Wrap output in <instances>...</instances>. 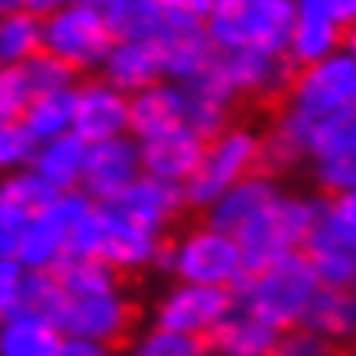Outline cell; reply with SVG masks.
Listing matches in <instances>:
<instances>
[{"label": "cell", "mask_w": 356, "mask_h": 356, "mask_svg": "<svg viewBox=\"0 0 356 356\" xmlns=\"http://www.w3.org/2000/svg\"><path fill=\"white\" fill-rule=\"evenodd\" d=\"M294 0H211L204 31L211 49L280 56L291 45Z\"/></svg>", "instance_id": "6da1fadb"}, {"label": "cell", "mask_w": 356, "mask_h": 356, "mask_svg": "<svg viewBox=\"0 0 356 356\" xmlns=\"http://www.w3.org/2000/svg\"><path fill=\"white\" fill-rule=\"evenodd\" d=\"M315 291H318V277H315L312 263L301 252H287L277 263L263 266L259 273L242 277L232 298L238 308H245L249 315L266 322L273 332H287V329L301 325L305 308Z\"/></svg>", "instance_id": "7a4b0ae2"}, {"label": "cell", "mask_w": 356, "mask_h": 356, "mask_svg": "<svg viewBox=\"0 0 356 356\" xmlns=\"http://www.w3.org/2000/svg\"><path fill=\"white\" fill-rule=\"evenodd\" d=\"M245 177H259V128L249 121H232L204 142L201 166L180 187L184 204L191 208V215L201 218L229 187Z\"/></svg>", "instance_id": "3957f363"}, {"label": "cell", "mask_w": 356, "mask_h": 356, "mask_svg": "<svg viewBox=\"0 0 356 356\" xmlns=\"http://www.w3.org/2000/svg\"><path fill=\"white\" fill-rule=\"evenodd\" d=\"M163 270H173L184 284L236 291L242 280V252L236 238L208 229L201 218H191L163 238Z\"/></svg>", "instance_id": "277c9868"}, {"label": "cell", "mask_w": 356, "mask_h": 356, "mask_svg": "<svg viewBox=\"0 0 356 356\" xmlns=\"http://www.w3.org/2000/svg\"><path fill=\"white\" fill-rule=\"evenodd\" d=\"M42 21V42L38 49L52 59L66 63L76 76H90L101 70L104 56L118 42L104 10L90 0H73L66 7H56L38 17Z\"/></svg>", "instance_id": "5b68a950"}, {"label": "cell", "mask_w": 356, "mask_h": 356, "mask_svg": "<svg viewBox=\"0 0 356 356\" xmlns=\"http://www.w3.org/2000/svg\"><path fill=\"white\" fill-rule=\"evenodd\" d=\"M308 222H312V197L280 191L256 218H249L232 236L242 252V277L259 273L263 266L277 263L287 252H298Z\"/></svg>", "instance_id": "8992f818"}, {"label": "cell", "mask_w": 356, "mask_h": 356, "mask_svg": "<svg viewBox=\"0 0 356 356\" xmlns=\"http://www.w3.org/2000/svg\"><path fill=\"white\" fill-rule=\"evenodd\" d=\"M52 325L63 336L90 339L104 346H121L135 325H138V305L124 291H104V294H66Z\"/></svg>", "instance_id": "52a82bcc"}, {"label": "cell", "mask_w": 356, "mask_h": 356, "mask_svg": "<svg viewBox=\"0 0 356 356\" xmlns=\"http://www.w3.org/2000/svg\"><path fill=\"white\" fill-rule=\"evenodd\" d=\"M353 49H339L315 66H305L287 94V108L301 121H318L339 111H353Z\"/></svg>", "instance_id": "ba28073f"}, {"label": "cell", "mask_w": 356, "mask_h": 356, "mask_svg": "<svg viewBox=\"0 0 356 356\" xmlns=\"http://www.w3.org/2000/svg\"><path fill=\"white\" fill-rule=\"evenodd\" d=\"M108 208H115L121 218H128L131 225L152 232V236H170L173 229L187 225L191 218V208L184 204V191L173 187V184H163V180H131L118 197L104 201Z\"/></svg>", "instance_id": "9c48e42d"}, {"label": "cell", "mask_w": 356, "mask_h": 356, "mask_svg": "<svg viewBox=\"0 0 356 356\" xmlns=\"http://www.w3.org/2000/svg\"><path fill=\"white\" fill-rule=\"evenodd\" d=\"M236 298L225 287H204V284H180L163 294L156 305V329L184 332V336H208L229 312Z\"/></svg>", "instance_id": "30bf717a"}, {"label": "cell", "mask_w": 356, "mask_h": 356, "mask_svg": "<svg viewBox=\"0 0 356 356\" xmlns=\"http://www.w3.org/2000/svg\"><path fill=\"white\" fill-rule=\"evenodd\" d=\"M73 135L80 142H101L128 131V97L101 76H83L73 90Z\"/></svg>", "instance_id": "8fae6325"}, {"label": "cell", "mask_w": 356, "mask_h": 356, "mask_svg": "<svg viewBox=\"0 0 356 356\" xmlns=\"http://www.w3.org/2000/svg\"><path fill=\"white\" fill-rule=\"evenodd\" d=\"M353 49V31H346L336 14L332 0H298L294 3V28H291V45L287 52L294 56L298 66H315L325 56L339 49Z\"/></svg>", "instance_id": "7c38bea8"}, {"label": "cell", "mask_w": 356, "mask_h": 356, "mask_svg": "<svg viewBox=\"0 0 356 356\" xmlns=\"http://www.w3.org/2000/svg\"><path fill=\"white\" fill-rule=\"evenodd\" d=\"M131 180H138V145L131 138L115 135V138L87 142L80 184L87 187V194L94 201L104 204V201L118 197Z\"/></svg>", "instance_id": "4fadbf2b"}, {"label": "cell", "mask_w": 356, "mask_h": 356, "mask_svg": "<svg viewBox=\"0 0 356 356\" xmlns=\"http://www.w3.org/2000/svg\"><path fill=\"white\" fill-rule=\"evenodd\" d=\"M201 156H204V138L194 128L180 124L173 131L142 138V145H138V170H145L152 180L184 187L194 177V170L201 166Z\"/></svg>", "instance_id": "5bb4252c"}, {"label": "cell", "mask_w": 356, "mask_h": 356, "mask_svg": "<svg viewBox=\"0 0 356 356\" xmlns=\"http://www.w3.org/2000/svg\"><path fill=\"white\" fill-rule=\"evenodd\" d=\"M97 76L128 97V94H138L145 87H156L163 80V63H159V52L152 49V42L121 38L104 56Z\"/></svg>", "instance_id": "9a60e30c"}, {"label": "cell", "mask_w": 356, "mask_h": 356, "mask_svg": "<svg viewBox=\"0 0 356 356\" xmlns=\"http://www.w3.org/2000/svg\"><path fill=\"white\" fill-rule=\"evenodd\" d=\"M277 194H280L277 180H270V177H245V180H238L236 187H229V191L201 215V222H204L208 229H215V232L232 238L238 229H242L249 218H256Z\"/></svg>", "instance_id": "2e32d148"}, {"label": "cell", "mask_w": 356, "mask_h": 356, "mask_svg": "<svg viewBox=\"0 0 356 356\" xmlns=\"http://www.w3.org/2000/svg\"><path fill=\"white\" fill-rule=\"evenodd\" d=\"M277 336L280 332H273L266 322L232 305V312L204 336V343L211 356H270Z\"/></svg>", "instance_id": "e0dca14e"}, {"label": "cell", "mask_w": 356, "mask_h": 356, "mask_svg": "<svg viewBox=\"0 0 356 356\" xmlns=\"http://www.w3.org/2000/svg\"><path fill=\"white\" fill-rule=\"evenodd\" d=\"M298 329H308L312 336L332 343V346H346L353 339L356 329V305H353V291L343 287H318L305 308V318Z\"/></svg>", "instance_id": "ac0fdd59"}, {"label": "cell", "mask_w": 356, "mask_h": 356, "mask_svg": "<svg viewBox=\"0 0 356 356\" xmlns=\"http://www.w3.org/2000/svg\"><path fill=\"white\" fill-rule=\"evenodd\" d=\"M180 124H184V94H180V87L156 83V87L138 90L128 101V128L138 135V142L152 138V135H163V131H173Z\"/></svg>", "instance_id": "d6986e66"}, {"label": "cell", "mask_w": 356, "mask_h": 356, "mask_svg": "<svg viewBox=\"0 0 356 356\" xmlns=\"http://www.w3.org/2000/svg\"><path fill=\"white\" fill-rule=\"evenodd\" d=\"M63 332L31 312H10L0 318V356H56Z\"/></svg>", "instance_id": "ffe728a7"}, {"label": "cell", "mask_w": 356, "mask_h": 356, "mask_svg": "<svg viewBox=\"0 0 356 356\" xmlns=\"http://www.w3.org/2000/svg\"><path fill=\"white\" fill-rule=\"evenodd\" d=\"M83 149L87 142H80L76 135H59L42 142L38 156H35V173L52 184L56 191H73L80 184V170H83Z\"/></svg>", "instance_id": "44dd1931"}, {"label": "cell", "mask_w": 356, "mask_h": 356, "mask_svg": "<svg viewBox=\"0 0 356 356\" xmlns=\"http://www.w3.org/2000/svg\"><path fill=\"white\" fill-rule=\"evenodd\" d=\"M49 273L66 294H104L124 287L118 273L94 256H59L49 266Z\"/></svg>", "instance_id": "7402d4cb"}, {"label": "cell", "mask_w": 356, "mask_h": 356, "mask_svg": "<svg viewBox=\"0 0 356 356\" xmlns=\"http://www.w3.org/2000/svg\"><path fill=\"white\" fill-rule=\"evenodd\" d=\"M59 191L52 184H45L38 173H14L0 184V208L10 211L14 218H21L24 225L31 218H38L42 211H49L56 204Z\"/></svg>", "instance_id": "603a6c76"}, {"label": "cell", "mask_w": 356, "mask_h": 356, "mask_svg": "<svg viewBox=\"0 0 356 356\" xmlns=\"http://www.w3.org/2000/svg\"><path fill=\"white\" fill-rule=\"evenodd\" d=\"M73 90L76 87L49 90L28 104V111L21 115V128L31 135V142H49V138L66 135V128L73 121Z\"/></svg>", "instance_id": "cb8c5ba5"}, {"label": "cell", "mask_w": 356, "mask_h": 356, "mask_svg": "<svg viewBox=\"0 0 356 356\" xmlns=\"http://www.w3.org/2000/svg\"><path fill=\"white\" fill-rule=\"evenodd\" d=\"M131 356H211V353H208V343L201 336L152 329V332L138 336V343L131 346Z\"/></svg>", "instance_id": "d4e9b609"}, {"label": "cell", "mask_w": 356, "mask_h": 356, "mask_svg": "<svg viewBox=\"0 0 356 356\" xmlns=\"http://www.w3.org/2000/svg\"><path fill=\"white\" fill-rule=\"evenodd\" d=\"M35 101L28 76L17 66H0V124H21V115L28 111V104Z\"/></svg>", "instance_id": "484cf974"}, {"label": "cell", "mask_w": 356, "mask_h": 356, "mask_svg": "<svg viewBox=\"0 0 356 356\" xmlns=\"http://www.w3.org/2000/svg\"><path fill=\"white\" fill-rule=\"evenodd\" d=\"M315 194L322 197H339L353 194V156H332V159H315Z\"/></svg>", "instance_id": "4316f807"}, {"label": "cell", "mask_w": 356, "mask_h": 356, "mask_svg": "<svg viewBox=\"0 0 356 356\" xmlns=\"http://www.w3.org/2000/svg\"><path fill=\"white\" fill-rule=\"evenodd\" d=\"M270 356H343V350L312 336L308 329H287V332L277 336Z\"/></svg>", "instance_id": "83f0119b"}, {"label": "cell", "mask_w": 356, "mask_h": 356, "mask_svg": "<svg viewBox=\"0 0 356 356\" xmlns=\"http://www.w3.org/2000/svg\"><path fill=\"white\" fill-rule=\"evenodd\" d=\"M35 152L31 135L21 124H0V173L17 170L21 163H28Z\"/></svg>", "instance_id": "f1b7e54d"}, {"label": "cell", "mask_w": 356, "mask_h": 356, "mask_svg": "<svg viewBox=\"0 0 356 356\" xmlns=\"http://www.w3.org/2000/svg\"><path fill=\"white\" fill-rule=\"evenodd\" d=\"M21 280H24V266L14 256L0 259V318L17 312V305H21Z\"/></svg>", "instance_id": "f546056e"}, {"label": "cell", "mask_w": 356, "mask_h": 356, "mask_svg": "<svg viewBox=\"0 0 356 356\" xmlns=\"http://www.w3.org/2000/svg\"><path fill=\"white\" fill-rule=\"evenodd\" d=\"M56 356H115L111 346L104 343H90V339H73V336H63L59 343V353Z\"/></svg>", "instance_id": "4dcf8cb0"}, {"label": "cell", "mask_w": 356, "mask_h": 356, "mask_svg": "<svg viewBox=\"0 0 356 356\" xmlns=\"http://www.w3.org/2000/svg\"><path fill=\"white\" fill-rule=\"evenodd\" d=\"M159 7H163L166 14H184V17L204 21L208 10H211V0H159Z\"/></svg>", "instance_id": "1f68e13d"}, {"label": "cell", "mask_w": 356, "mask_h": 356, "mask_svg": "<svg viewBox=\"0 0 356 356\" xmlns=\"http://www.w3.org/2000/svg\"><path fill=\"white\" fill-rule=\"evenodd\" d=\"M66 3H73V0H24V10H31V14H49V10H56V7H66Z\"/></svg>", "instance_id": "d6a6232c"}, {"label": "cell", "mask_w": 356, "mask_h": 356, "mask_svg": "<svg viewBox=\"0 0 356 356\" xmlns=\"http://www.w3.org/2000/svg\"><path fill=\"white\" fill-rule=\"evenodd\" d=\"M14 10H24V0H0V14H14Z\"/></svg>", "instance_id": "836d02e7"}, {"label": "cell", "mask_w": 356, "mask_h": 356, "mask_svg": "<svg viewBox=\"0 0 356 356\" xmlns=\"http://www.w3.org/2000/svg\"><path fill=\"white\" fill-rule=\"evenodd\" d=\"M97 7H111V3H121V0H94Z\"/></svg>", "instance_id": "e575fe53"}, {"label": "cell", "mask_w": 356, "mask_h": 356, "mask_svg": "<svg viewBox=\"0 0 356 356\" xmlns=\"http://www.w3.org/2000/svg\"><path fill=\"white\" fill-rule=\"evenodd\" d=\"M343 356H350V353H343Z\"/></svg>", "instance_id": "d590c367"}]
</instances>
